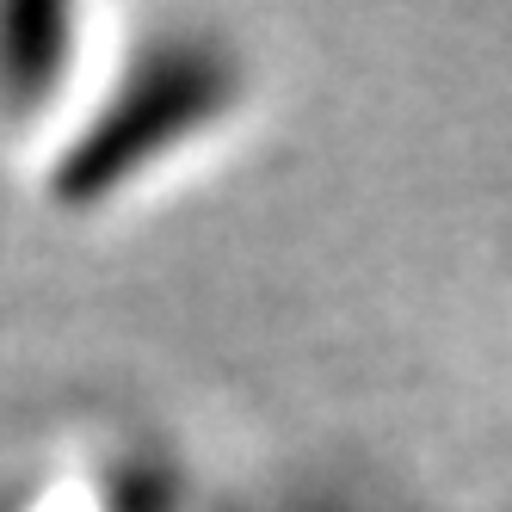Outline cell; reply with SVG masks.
I'll return each instance as SVG.
<instances>
[{"label": "cell", "instance_id": "1", "mask_svg": "<svg viewBox=\"0 0 512 512\" xmlns=\"http://www.w3.org/2000/svg\"><path fill=\"white\" fill-rule=\"evenodd\" d=\"M229 93V75L210 56H161L118 93V105L105 112L75 149H68L56 192L68 204H93L105 186H118L124 173H136L167 136L192 130L198 118H210Z\"/></svg>", "mask_w": 512, "mask_h": 512}, {"label": "cell", "instance_id": "2", "mask_svg": "<svg viewBox=\"0 0 512 512\" xmlns=\"http://www.w3.org/2000/svg\"><path fill=\"white\" fill-rule=\"evenodd\" d=\"M62 50H68V13L50 7L0 13V105L31 112L62 75Z\"/></svg>", "mask_w": 512, "mask_h": 512}]
</instances>
